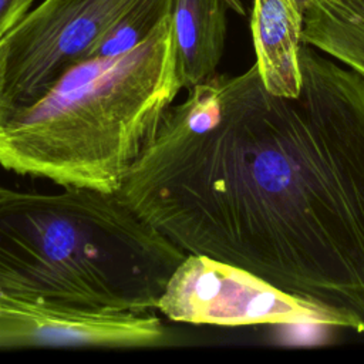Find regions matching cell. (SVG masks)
Returning <instances> with one entry per match:
<instances>
[{"label": "cell", "mask_w": 364, "mask_h": 364, "mask_svg": "<svg viewBox=\"0 0 364 364\" xmlns=\"http://www.w3.org/2000/svg\"><path fill=\"white\" fill-rule=\"evenodd\" d=\"M296 97L256 63L171 104L118 196L185 253L364 320V78L301 43Z\"/></svg>", "instance_id": "obj_1"}, {"label": "cell", "mask_w": 364, "mask_h": 364, "mask_svg": "<svg viewBox=\"0 0 364 364\" xmlns=\"http://www.w3.org/2000/svg\"><path fill=\"white\" fill-rule=\"evenodd\" d=\"M186 253L118 193L0 185V294L90 309L155 310Z\"/></svg>", "instance_id": "obj_2"}, {"label": "cell", "mask_w": 364, "mask_h": 364, "mask_svg": "<svg viewBox=\"0 0 364 364\" xmlns=\"http://www.w3.org/2000/svg\"><path fill=\"white\" fill-rule=\"evenodd\" d=\"M181 90L168 16L141 44L80 61L13 112L0 125V166L117 193Z\"/></svg>", "instance_id": "obj_3"}, {"label": "cell", "mask_w": 364, "mask_h": 364, "mask_svg": "<svg viewBox=\"0 0 364 364\" xmlns=\"http://www.w3.org/2000/svg\"><path fill=\"white\" fill-rule=\"evenodd\" d=\"M172 321L225 327L301 324L364 333V320L287 293L239 266L186 253L169 276L156 309Z\"/></svg>", "instance_id": "obj_4"}, {"label": "cell", "mask_w": 364, "mask_h": 364, "mask_svg": "<svg viewBox=\"0 0 364 364\" xmlns=\"http://www.w3.org/2000/svg\"><path fill=\"white\" fill-rule=\"evenodd\" d=\"M131 0H44L1 38L6 119L38 100L68 68L90 58Z\"/></svg>", "instance_id": "obj_5"}, {"label": "cell", "mask_w": 364, "mask_h": 364, "mask_svg": "<svg viewBox=\"0 0 364 364\" xmlns=\"http://www.w3.org/2000/svg\"><path fill=\"white\" fill-rule=\"evenodd\" d=\"M169 340L154 313L81 307L0 294V350L27 347H156Z\"/></svg>", "instance_id": "obj_6"}, {"label": "cell", "mask_w": 364, "mask_h": 364, "mask_svg": "<svg viewBox=\"0 0 364 364\" xmlns=\"http://www.w3.org/2000/svg\"><path fill=\"white\" fill-rule=\"evenodd\" d=\"M228 10L246 14L240 0H172L173 55L182 88L189 90L216 74L225 48Z\"/></svg>", "instance_id": "obj_7"}, {"label": "cell", "mask_w": 364, "mask_h": 364, "mask_svg": "<svg viewBox=\"0 0 364 364\" xmlns=\"http://www.w3.org/2000/svg\"><path fill=\"white\" fill-rule=\"evenodd\" d=\"M303 17V0H252L256 65L264 88L274 95L296 97L300 91Z\"/></svg>", "instance_id": "obj_8"}, {"label": "cell", "mask_w": 364, "mask_h": 364, "mask_svg": "<svg viewBox=\"0 0 364 364\" xmlns=\"http://www.w3.org/2000/svg\"><path fill=\"white\" fill-rule=\"evenodd\" d=\"M301 41L364 78V0H303Z\"/></svg>", "instance_id": "obj_9"}, {"label": "cell", "mask_w": 364, "mask_h": 364, "mask_svg": "<svg viewBox=\"0 0 364 364\" xmlns=\"http://www.w3.org/2000/svg\"><path fill=\"white\" fill-rule=\"evenodd\" d=\"M172 0H131L92 50L91 57L114 55L141 44L169 16Z\"/></svg>", "instance_id": "obj_10"}, {"label": "cell", "mask_w": 364, "mask_h": 364, "mask_svg": "<svg viewBox=\"0 0 364 364\" xmlns=\"http://www.w3.org/2000/svg\"><path fill=\"white\" fill-rule=\"evenodd\" d=\"M34 0H0V40L27 14Z\"/></svg>", "instance_id": "obj_11"}, {"label": "cell", "mask_w": 364, "mask_h": 364, "mask_svg": "<svg viewBox=\"0 0 364 364\" xmlns=\"http://www.w3.org/2000/svg\"><path fill=\"white\" fill-rule=\"evenodd\" d=\"M4 87H6V47L3 40H0V125L6 121Z\"/></svg>", "instance_id": "obj_12"}]
</instances>
